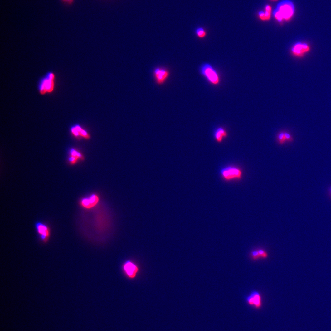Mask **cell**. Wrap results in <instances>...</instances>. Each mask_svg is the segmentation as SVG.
<instances>
[{
    "instance_id": "cell-1",
    "label": "cell",
    "mask_w": 331,
    "mask_h": 331,
    "mask_svg": "<svg viewBox=\"0 0 331 331\" xmlns=\"http://www.w3.org/2000/svg\"><path fill=\"white\" fill-rule=\"evenodd\" d=\"M295 12L294 4L290 0H282L277 4L273 14L279 22L288 21L294 16Z\"/></svg>"
},
{
    "instance_id": "cell-2",
    "label": "cell",
    "mask_w": 331,
    "mask_h": 331,
    "mask_svg": "<svg viewBox=\"0 0 331 331\" xmlns=\"http://www.w3.org/2000/svg\"><path fill=\"white\" fill-rule=\"evenodd\" d=\"M55 75L52 71H48L40 79L38 83V90L43 95L51 94L54 91L55 86Z\"/></svg>"
},
{
    "instance_id": "cell-3",
    "label": "cell",
    "mask_w": 331,
    "mask_h": 331,
    "mask_svg": "<svg viewBox=\"0 0 331 331\" xmlns=\"http://www.w3.org/2000/svg\"><path fill=\"white\" fill-rule=\"evenodd\" d=\"M201 72L202 75L207 79V80L213 85H218L220 82V79L217 71L211 65L209 64H205L201 67Z\"/></svg>"
},
{
    "instance_id": "cell-4",
    "label": "cell",
    "mask_w": 331,
    "mask_h": 331,
    "mask_svg": "<svg viewBox=\"0 0 331 331\" xmlns=\"http://www.w3.org/2000/svg\"><path fill=\"white\" fill-rule=\"evenodd\" d=\"M35 229L39 239L43 243H47L51 236V229L48 225L37 221L35 224Z\"/></svg>"
},
{
    "instance_id": "cell-5",
    "label": "cell",
    "mask_w": 331,
    "mask_h": 331,
    "mask_svg": "<svg viewBox=\"0 0 331 331\" xmlns=\"http://www.w3.org/2000/svg\"><path fill=\"white\" fill-rule=\"evenodd\" d=\"M222 178L225 180L230 181L239 180L242 177V172L241 169L234 166H229L223 168L220 171Z\"/></svg>"
},
{
    "instance_id": "cell-6",
    "label": "cell",
    "mask_w": 331,
    "mask_h": 331,
    "mask_svg": "<svg viewBox=\"0 0 331 331\" xmlns=\"http://www.w3.org/2000/svg\"><path fill=\"white\" fill-rule=\"evenodd\" d=\"M246 302L248 305L253 307L255 309H260L263 305L261 294L259 291L253 290L245 298Z\"/></svg>"
},
{
    "instance_id": "cell-7",
    "label": "cell",
    "mask_w": 331,
    "mask_h": 331,
    "mask_svg": "<svg viewBox=\"0 0 331 331\" xmlns=\"http://www.w3.org/2000/svg\"><path fill=\"white\" fill-rule=\"evenodd\" d=\"M310 51L308 44L299 42L295 44L291 48V53L295 57L302 58Z\"/></svg>"
},
{
    "instance_id": "cell-8",
    "label": "cell",
    "mask_w": 331,
    "mask_h": 331,
    "mask_svg": "<svg viewBox=\"0 0 331 331\" xmlns=\"http://www.w3.org/2000/svg\"><path fill=\"white\" fill-rule=\"evenodd\" d=\"M154 77L158 85H163L165 82L170 75L168 70L164 68H156L153 71Z\"/></svg>"
},
{
    "instance_id": "cell-9",
    "label": "cell",
    "mask_w": 331,
    "mask_h": 331,
    "mask_svg": "<svg viewBox=\"0 0 331 331\" xmlns=\"http://www.w3.org/2000/svg\"><path fill=\"white\" fill-rule=\"evenodd\" d=\"M123 269L126 275L130 279H134L139 272V268L136 264L131 261L125 262L123 265Z\"/></svg>"
},
{
    "instance_id": "cell-10",
    "label": "cell",
    "mask_w": 331,
    "mask_h": 331,
    "mask_svg": "<svg viewBox=\"0 0 331 331\" xmlns=\"http://www.w3.org/2000/svg\"><path fill=\"white\" fill-rule=\"evenodd\" d=\"M100 198L96 194H93L89 197L82 199L80 201V205L81 207L86 209H91L94 208L99 203Z\"/></svg>"
},
{
    "instance_id": "cell-11",
    "label": "cell",
    "mask_w": 331,
    "mask_h": 331,
    "mask_svg": "<svg viewBox=\"0 0 331 331\" xmlns=\"http://www.w3.org/2000/svg\"><path fill=\"white\" fill-rule=\"evenodd\" d=\"M71 131L73 135L75 137H80L86 139H90V135L89 133L79 124H76L72 127Z\"/></svg>"
},
{
    "instance_id": "cell-12",
    "label": "cell",
    "mask_w": 331,
    "mask_h": 331,
    "mask_svg": "<svg viewBox=\"0 0 331 331\" xmlns=\"http://www.w3.org/2000/svg\"><path fill=\"white\" fill-rule=\"evenodd\" d=\"M84 157L82 154L75 149H71L70 151V157L69 161L71 165L75 164L79 160H83Z\"/></svg>"
},
{
    "instance_id": "cell-13",
    "label": "cell",
    "mask_w": 331,
    "mask_h": 331,
    "mask_svg": "<svg viewBox=\"0 0 331 331\" xmlns=\"http://www.w3.org/2000/svg\"><path fill=\"white\" fill-rule=\"evenodd\" d=\"M228 136V133L224 128L222 127L218 128L214 133V137L217 142L220 143L222 142L224 138Z\"/></svg>"
},
{
    "instance_id": "cell-14",
    "label": "cell",
    "mask_w": 331,
    "mask_h": 331,
    "mask_svg": "<svg viewBox=\"0 0 331 331\" xmlns=\"http://www.w3.org/2000/svg\"><path fill=\"white\" fill-rule=\"evenodd\" d=\"M276 139H277L278 143L280 144H281V145L284 144L287 142L286 138H285V134H284V131L279 132L277 134Z\"/></svg>"
},
{
    "instance_id": "cell-15",
    "label": "cell",
    "mask_w": 331,
    "mask_h": 331,
    "mask_svg": "<svg viewBox=\"0 0 331 331\" xmlns=\"http://www.w3.org/2000/svg\"><path fill=\"white\" fill-rule=\"evenodd\" d=\"M249 257H250V259L254 261H256L259 260H261L260 257V255H259V253H258V250L257 249H253L250 252V254H249Z\"/></svg>"
},
{
    "instance_id": "cell-16",
    "label": "cell",
    "mask_w": 331,
    "mask_h": 331,
    "mask_svg": "<svg viewBox=\"0 0 331 331\" xmlns=\"http://www.w3.org/2000/svg\"><path fill=\"white\" fill-rule=\"evenodd\" d=\"M271 13V7L270 6L267 5L265 7V15L264 17L261 18L262 20H268L270 19Z\"/></svg>"
},
{
    "instance_id": "cell-17",
    "label": "cell",
    "mask_w": 331,
    "mask_h": 331,
    "mask_svg": "<svg viewBox=\"0 0 331 331\" xmlns=\"http://www.w3.org/2000/svg\"><path fill=\"white\" fill-rule=\"evenodd\" d=\"M260 257L262 260H265L268 258L269 254L266 250L262 248H257Z\"/></svg>"
},
{
    "instance_id": "cell-18",
    "label": "cell",
    "mask_w": 331,
    "mask_h": 331,
    "mask_svg": "<svg viewBox=\"0 0 331 331\" xmlns=\"http://www.w3.org/2000/svg\"><path fill=\"white\" fill-rule=\"evenodd\" d=\"M196 34L200 38H203L206 36V32L204 29L202 28H197L196 31Z\"/></svg>"
},
{
    "instance_id": "cell-19",
    "label": "cell",
    "mask_w": 331,
    "mask_h": 331,
    "mask_svg": "<svg viewBox=\"0 0 331 331\" xmlns=\"http://www.w3.org/2000/svg\"><path fill=\"white\" fill-rule=\"evenodd\" d=\"M284 134H285V138H286L287 142L291 143L294 141V137H293V136L292 135V134L288 132H284Z\"/></svg>"
},
{
    "instance_id": "cell-20",
    "label": "cell",
    "mask_w": 331,
    "mask_h": 331,
    "mask_svg": "<svg viewBox=\"0 0 331 331\" xmlns=\"http://www.w3.org/2000/svg\"><path fill=\"white\" fill-rule=\"evenodd\" d=\"M65 1H66V2H67L69 3H71L73 1V0H65Z\"/></svg>"
},
{
    "instance_id": "cell-21",
    "label": "cell",
    "mask_w": 331,
    "mask_h": 331,
    "mask_svg": "<svg viewBox=\"0 0 331 331\" xmlns=\"http://www.w3.org/2000/svg\"><path fill=\"white\" fill-rule=\"evenodd\" d=\"M329 192H330V195H331V186L330 187V188Z\"/></svg>"
},
{
    "instance_id": "cell-22",
    "label": "cell",
    "mask_w": 331,
    "mask_h": 331,
    "mask_svg": "<svg viewBox=\"0 0 331 331\" xmlns=\"http://www.w3.org/2000/svg\"><path fill=\"white\" fill-rule=\"evenodd\" d=\"M272 1H277V0H272Z\"/></svg>"
}]
</instances>
